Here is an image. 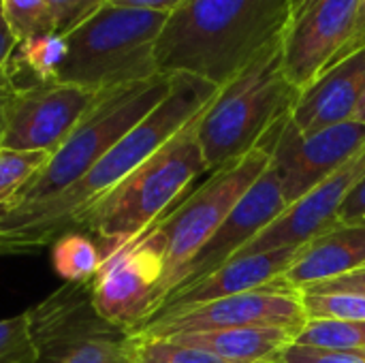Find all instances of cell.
Wrapping results in <instances>:
<instances>
[{
  "label": "cell",
  "instance_id": "836d02e7",
  "mask_svg": "<svg viewBox=\"0 0 365 363\" xmlns=\"http://www.w3.org/2000/svg\"><path fill=\"white\" fill-rule=\"evenodd\" d=\"M15 43H17V39H15L13 30L9 28L6 17H4L2 6H0V73H2V68H4V64H6L13 47H15Z\"/></svg>",
  "mask_w": 365,
  "mask_h": 363
},
{
  "label": "cell",
  "instance_id": "5bb4252c",
  "mask_svg": "<svg viewBox=\"0 0 365 363\" xmlns=\"http://www.w3.org/2000/svg\"><path fill=\"white\" fill-rule=\"evenodd\" d=\"M359 0H314L291 19L282 36V60L289 81L304 92L355 32Z\"/></svg>",
  "mask_w": 365,
  "mask_h": 363
},
{
  "label": "cell",
  "instance_id": "d4e9b609",
  "mask_svg": "<svg viewBox=\"0 0 365 363\" xmlns=\"http://www.w3.org/2000/svg\"><path fill=\"white\" fill-rule=\"evenodd\" d=\"M308 319L365 321V295L355 293H302Z\"/></svg>",
  "mask_w": 365,
  "mask_h": 363
},
{
  "label": "cell",
  "instance_id": "ac0fdd59",
  "mask_svg": "<svg viewBox=\"0 0 365 363\" xmlns=\"http://www.w3.org/2000/svg\"><path fill=\"white\" fill-rule=\"evenodd\" d=\"M365 265V227L338 225L299 248L291 267L280 276L295 291L340 278Z\"/></svg>",
  "mask_w": 365,
  "mask_h": 363
},
{
  "label": "cell",
  "instance_id": "8d00e7d4",
  "mask_svg": "<svg viewBox=\"0 0 365 363\" xmlns=\"http://www.w3.org/2000/svg\"><path fill=\"white\" fill-rule=\"evenodd\" d=\"M314 0H291V13H293V17L291 19H295L297 15H302L310 4H312Z\"/></svg>",
  "mask_w": 365,
  "mask_h": 363
},
{
  "label": "cell",
  "instance_id": "f546056e",
  "mask_svg": "<svg viewBox=\"0 0 365 363\" xmlns=\"http://www.w3.org/2000/svg\"><path fill=\"white\" fill-rule=\"evenodd\" d=\"M299 293H355V295H365V265L351 272V274L340 276V278L308 287Z\"/></svg>",
  "mask_w": 365,
  "mask_h": 363
},
{
  "label": "cell",
  "instance_id": "3957f363",
  "mask_svg": "<svg viewBox=\"0 0 365 363\" xmlns=\"http://www.w3.org/2000/svg\"><path fill=\"white\" fill-rule=\"evenodd\" d=\"M201 113L113 190L73 218L71 229L94 235L105 259L143 235L175 201L186 197V190L203 173H210L197 137Z\"/></svg>",
  "mask_w": 365,
  "mask_h": 363
},
{
  "label": "cell",
  "instance_id": "cb8c5ba5",
  "mask_svg": "<svg viewBox=\"0 0 365 363\" xmlns=\"http://www.w3.org/2000/svg\"><path fill=\"white\" fill-rule=\"evenodd\" d=\"M133 336V334H130ZM135 338V336H133ZM135 363H229L201 349L175 344L167 338H135Z\"/></svg>",
  "mask_w": 365,
  "mask_h": 363
},
{
  "label": "cell",
  "instance_id": "52a82bcc",
  "mask_svg": "<svg viewBox=\"0 0 365 363\" xmlns=\"http://www.w3.org/2000/svg\"><path fill=\"white\" fill-rule=\"evenodd\" d=\"M167 17V13L105 4L64 34L66 56L58 81L105 92L158 75L154 47Z\"/></svg>",
  "mask_w": 365,
  "mask_h": 363
},
{
  "label": "cell",
  "instance_id": "f35d334b",
  "mask_svg": "<svg viewBox=\"0 0 365 363\" xmlns=\"http://www.w3.org/2000/svg\"><path fill=\"white\" fill-rule=\"evenodd\" d=\"M0 6H2V0H0Z\"/></svg>",
  "mask_w": 365,
  "mask_h": 363
},
{
  "label": "cell",
  "instance_id": "d6986e66",
  "mask_svg": "<svg viewBox=\"0 0 365 363\" xmlns=\"http://www.w3.org/2000/svg\"><path fill=\"white\" fill-rule=\"evenodd\" d=\"M295 332L280 327H244L173 334L167 340L201 349L229 363H274L276 357L295 342Z\"/></svg>",
  "mask_w": 365,
  "mask_h": 363
},
{
  "label": "cell",
  "instance_id": "30bf717a",
  "mask_svg": "<svg viewBox=\"0 0 365 363\" xmlns=\"http://www.w3.org/2000/svg\"><path fill=\"white\" fill-rule=\"evenodd\" d=\"M165 263L160 250L137 237L109 255L92 280V306L111 325L135 332L163 304Z\"/></svg>",
  "mask_w": 365,
  "mask_h": 363
},
{
  "label": "cell",
  "instance_id": "8fae6325",
  "mask_svg": "<svg viewBox=\"0 0 365 363\" xmlns=\"http://www.w3.org/2000/svg\"><path fill=\"white\" fill-rule=\"evenodd\" d=\"M98 94L62 81L13 92L0 150L56 152Z\"/></svg>",
  "mask_w": 365,
  "mask_h": 363
},
{
  "label": "cell",
  "instance_id": "7402d4cb",
  "mask_svg": "<svg viewBox=\"0 0 365 363\" xmlns=\"http://www.w3.org/2000/svg\"><path fill=\"white\" fill-rule=\"evenodd\" d=\"M295 344L365 355V321L308 319L297 332Z\"/></svg>",
  "mask_w": 365,
  "mask_h": 363
},
{
  "label": "cell",
  "instance_id": "1f68e13d",
  "mask_svg": "<svg viewBox=\"0 0 365 363\" xmlns=\"http://www.w3.org/2000/svg\"><path fill=\"white\" fill-rule=\"evenodd\" d=\"M182 2L184 0H107V4H111V6L154 11V13H167V15H171Z\"/></svg>",
  "mask_w": 365,
  "mask_h": 363
},
{
  "label": "cell",
  "instance_id": "d590c367",
  "mask_svg": "<svg viewBox=\"0 0 365 363\" xmlns=\"http://www.w3.org/2000/svg\"><path fill=\"white\" fill-rule=\"evenodd\" d=\"M351 120L365 124V88L364 92H361V96H359V101H357V107H355V113H353Z\"/></svg>",
  "mask_w": 365,
  "mask_h": 363
},
{
  "label": "cell",
  "instance_id": "f1b7e54d",
  "mask_svg": "<svg viewBox=\"0 0 365 363\" xmlns=\"http://www.w3.org/2000/svg\"><path fill=\"white\" fill-rule=\"evenodd\" d=\"M274 363H365V355L334 351V349H319V347H304V344H289L276 357Z\"/></svg>",
  "mask_w": 365,
  "mask_h": 363
},
{
  "label": "cell",
  "instance_id": "9a60e30c",
  "mask_svg": "<svg viewBox=\"0 0 365 363\" xmlns=\"http://www.w3.org/2000/svg\"><path fill=\"white\" fill-rule=\"evenodd\" d=\"M287 208L289 205L284 201L280 180L269 163V167L261 173V178L250 186V190L237 201V205L227 216V220L216 229V233L205 242V246L195 255L182 282L171 293L182 291V289L207 278L218 267H222L248 242H252L269 223H274Z\"/></svg>",
  "mask_w": 365,
  "mask_h": 363
},
{
  "label": "cell",
  "instance_id": "7c38bea8",
  "mask_svg": "<svg viewBox=\"0 0 365 363\" xmlns=\"http://www.w3.org/2000/svg\"><path fill=\"white\" fill-rule=\"evenodd\" d=\"M364 148L365 124L361 122L349 120L304 137L289 116L272 156L287 205L310 193Z\"/></svg>",
  "mask_w": 365,
  "mask_h": 363
},
{
  "label": "cell",
  "instance_id": "4fadbf2b",
  "mask_svg": "<svg viewBox=\"0 0 365 363\" xmlns=\"http://www.w3.org/2000/svg\"><path fill=\"white\" fill-rule=\"evenodd\" d=\"M365 175V148L346 165L317 184L310 193L291 203L274 223H269L233 259L259 255L278 248H299L314 237L338 227V214L349 193Z\"/></svg>",
  "mask_w": 365,
  "mask_h": 363
},
{
  "label": "cell",
  "instance_id": "277c9868",
  "mask_svg": "<svg viewBox=\"0 0 365 363\" xmlns=\"http://www.w3.org/2000/svg\"><path fill=\"white\" fill-rule=\"evenodd\" d=\"M173 75L158 73L150 79L105 90L83 113L62 145L45 165L0 205V220L34 210L75 186L139 120H143L171 90Z\"/></svg>",
  "mask_w": 365,
  "mask_h": 363
},
{
  "label": "cell",
  "instance_id": "8992f818",
  "mask_svg": "<svg viewBox=\"0 0 365 363\" xmlns=\"http://www.w3.org/2000/svg\"><path fill=\"white\" fill-rule=\"evenodd\" d=\"M289 116L276 122L242 158L212 171L197 190L178 201V205H173L158 223L139 235L150 240L163 255V302L182 282L195 255L205 246V242L233 212L237 201L269 167Z\"/></svg>",
  "mask_w": 365,
  "mask_h": 363
},
{
  "label": "cell",
  "instance_id": "ba28073f",
  "mask_svg": "<svg viewBox=\"0 0 365 363\" xmlns=\"http://www.w3.org/2000/svg\"><path fill=\"white\" fill-rule=\"evenodd\" d=\"M28 315L36 363H135V338L96 315L92 282L64 285Z\"/></svg>",
  "mask_w": 365,
  "mask_h": 363
},
{
  "label": "cell",
  "instance_id": "e575fe53",
  "mask_svg": "<svg viewBox=\"0 0 365 363\" xmlns=\"http://www.w3.org/2000/svg\"><path fill=\"white\" fill-rule=\"evenodd\" d=\"M13 86L9 83V79L0 73V139H2V133H4V124H6V107H9V101L13 96Z\"/></svg>",
  "mask_w": 365,
  "mask_h": 363
},
{
  "label": "cell",
  "instance_id": "6da1fadb",
  "mask_svg": "<svg viewBox=\"0 0 365 363\" xmlns=\"http://www.w3.org/2000/svg\"><path fill=\"white\" fill-rule=\"evenodd\" d=\"M218 86L186 73L173 75L169 94L139 120L75 186L19 216L0 220V257L38 250L51 244L77 214L113 190L143 160L156 154L218 94Z\"/></svg>",
  "mask_w": 365,
  "mask_h": 363
},
{
  "label": "cell",
  "instance_id": "e0dca14e",
  "mask_svg": "<svg viewBox=\"0 0 365 363\" xmlns=\"http://www.w3.org/2000/svg\"><path fill=\"white\" fill-rule=\"evenodd\" d=\"M299 248H278V250H267V252H259V255L231 259L222 267L212 272L207 278H203L182 291L171 293L160 304L156 315L169 312V310L192 308V306L207 304V302H214L220 297H231V295L261 289V287L274 282L276 278H280L291 267Z\"/></svg>",
  "mask_w": 365,
  "mask_h": 363
},
{
  "label": "cell",
  "instance_id": "83f0119b",
  "mask_svg": "<svg viewBox=\"0 0 365 363\" xmlns=\"http://www.w3.org/2000/svg\"><path fill=\"white\" fill-rule=\"evenodd\" d=\"M53 17H56V32L60 36L73 32L79 24L101 11L107 0H47Z\"/></svg>",
  "mask_w": 365,
  "mask_h": 363
},
{
  "label": "cell",
  "instance_id": "7a4b0ae2",
  "mask_svg": "<svg viewBox=\"0 0 365 363\" xmlns=\"http://www.w3.org/2000/svg\"><path fill=\"white\" fill-rule=\"evenodd\" d=\"M291 17V0H184L156 41V68L222 88L284 36Z\"/></svg>",
  "mask_w": 365,
  "mask_h": 363
},
{
  "label": "cell",
  "instance_id": "44dd1931",
  "mask_svg": "<svg viewBox=\"0 0 365 363\" xmlns=\"http://www.w3.org/2000/svg\"><path fill=\"white\" fill-rule=\"evenodd\" d=\"M103 261L98 242L79 229L64 231L51 242V265L66 285L92 282Z\"/></svg>",
  "mask_w": 365,
  "mask_h": 363
},
{
  "label": "cell",
  "instance_id": "484cf974",
  "mask_svg": "<svg viewBox=\"0 0 365 363\" xmlns=\"http://www.w3.org/2000/svg\"><path fill=\"white\" fill-rule=\"evenodd\" d=\"M0 363H36V347L28 310L0 319Z\"/></svg>",
  "mask_w": 365,
  "mask_h": 363
},
{
  "label": "cell",
  "instance_id": "603a6c76",
  "mask_svg": "<svg viewBox=\"0 0 365 363\" xmlns=\"http://www.w3.org/2000/svg\"><path fill=\"white\" fill-rule=\"evenodd\" d=\"M2 13L15 39L58 34L56 17L47 0H2Z\"/></svg>",
  "mask_w": 365,
  "mask_h": 363
},
{
  "label": "cell",
  "instance_id": "ffe728a7",
  "mask_svg": "<svg viewBox=\"0 0 365 363\" xmlns=\"http://www.w3.org/2000/svg\"><path fill=\"white\" fill-rule=\"evenodd\" d=\"M66 56V39L60 34H38L19 39L2 68L13 90H28L58 81Z\"/></svg>",
  "mask_w": 365,
  "mask_h": 363
},
{
  "label": "cell",
  "instance_id": "4316f807",
  "mask_svg": "<svg viewBox=\"0 0 365 363\" xmlns=\"http://www.w3.org/2000/svg\"><path fill=\"white\" fill-rule=\"evenodd\" d=\"M49 158L45 152L0 150V205L6 203Z\"/></svg>",
  "mask_w": 365,
  "mask_h": 363
},
{
  "label": "cell",
  "instance_id": "9c48e42d",
  "mask_svg": "<svg viewBox=\"0 0 365 363\" xmlns=\"http://www.w3.org/2000/svg\"><path fill=\"white\" fill-rule=\"evenodd\" d=\"M306 321L308 317L302 304V293L276 278L248 293L220 297L192 308L158 312L130 334L135 338H169L186 332L244 327H280L297 334Z\"/></svg>",
  "mask_w": 365,
  "mask_h": 363
},
{
  "label": "cell",
  "instance_id": "2e32d148",
  "mask_svg": "<svg viewBox=\"0 0 365 363\" xmlns=\"http://www.w3.org/2000/svg\"><path fill=\"white\" fill-rule=\"evenodd\" d=\"M365 88V47L323 71L304 92H299L291 122L299 135L308 137L329 126L349 122Z\"/></svg>",
  "mask_w": 365,
  "mask_h": 363
},
{
  "label": "cell",
  "instance_id": "4dcf8cb0",
  "mask_svg": "<svg viewBox=\"0 0 365 363\" xmlns=\"http://www.w3.org/2000/svg\"><path fill=\"white\" fill-rule=\"evenodd\" d=\"M338 223L346 227H365V175L355 184V188L342 203Z\"/></svg>",
  "mask_w": 365,
  "mask_h": 363
},
{
  "label": "cell",
  "instance_id": "74e56055",
  "mask_svg": "<svg viewBox=\"0 0 365 363\" xmlns=\"http://www.w3.org/2000/svg\"><path fill=\"white\" fill-rule=\"evenodd\" d=\"M364 47H365V39H364V43H361V49H364Z\"/></svg>",
  "mask_w": 365,
  "mask_h": 363
},
{
  "label": "cell",
  "instance_id": "5b68a950",
  "mask_svg": "<svg viewBox=\"0 0 365 363\" xmlns=\"http://www.w3.org/2000/svg\"><path fill=\"white\" fill-rule=\"evenodd\" d=\"M297 96L299 90L284 73L282 39H278L203 109L197 137L207 171L222 169L250 152L276 122L291 113Z\"/></svg>",
  "mask_w": 365,
  "mask_h": 363
},
{
  "label": "cell",
  "instance_id": "d6a6232c",
  "mask_svg": "<svg viewBox=\"0 0 365 363\" xmlns=\"http://www.w3.org/2000/svg\"><path fill=\"white\" fill-rule=\"evenodd\" d=\"M364 39H365V0H359V13H357V26H355V32H353V36L349 39V43L342 47V51L334 58V62H331V64H336V62L344 60L346 56H351V53L359 51V49H361V43H364ZM331 64H329V66H331Z\"/></svg>",
  "mask_w": 365,
  "mask_h": 363
}]
</instances>
